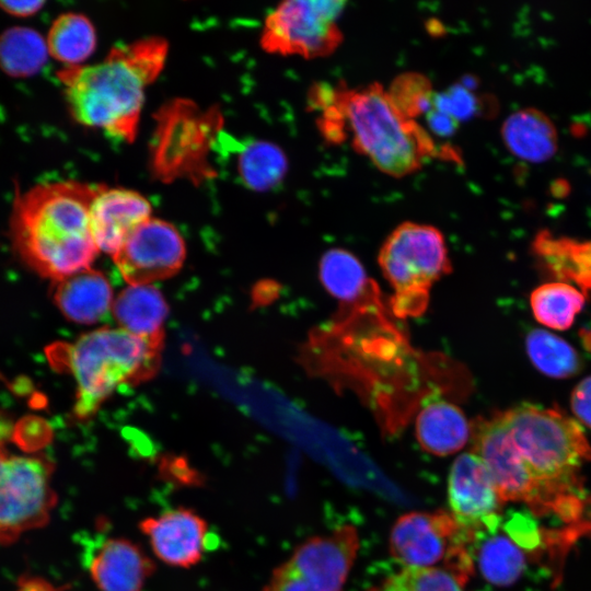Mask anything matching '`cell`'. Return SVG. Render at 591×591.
<instances>
[{"label": "cell", "mask_w": 591, "mask_h": 591, "mask_svg": "<svg viewBox=\"0 0 591 591\" xmlns=\"http://www.w3.org/2000/svg\"><path fill=\"white\" fill-rule=\"evenodd\" d=\"M309 104L322 112L320 130L328 141L349 138L358 153L389 176L410 175L433 158L460 159L402 114L376 82L357 88L318 84L311 89Z\"/></svg>", "instance_id": "1"}, {"label": "cell", "mask_w": 591, "mask_h": 591, "mask_svg": "<svg viewBox=\"0 0 591 591\" xmlns=\"http://www.w3.org/2000/svg\"><path fill=\"white\" fill-rule=\"evenodd\" d=\"M499 415L530 480L531 512L578 522L586 502L580 473L591 460L581 426L557 408L530 403Z\"/></svg>", "instance_id": "2"}, {"label": "cell", "mask_w": 591, "mask_h": 591, "mask_svg": "<svg viewBox=\"0 0 591 591\" xmlns=\"http://www.w3.org/2000/svg\"><path fill=\"white\" fill-rule=\"evenodd\" d=\"M99 185L43 183L16 194L10 218L15 253L54 282L91 268L99 250L90 229V205Z\"/></svg>", "instance_id": "3"}, {"label": "cell", "mask_w": 591, "mask_h": 591, "mask_svg": "<svg viewBox=\"0 0 591 591\" xmlns=\"http://www.w3.org/2000/svg\"><path fill=\"white\" fill-rule=\"evenodd\" d=\"M167 43L147 37L115 46L94 65L63 67L57 76L72 117L119 140L136 137L146 88L161 72Z\"/></svg>", "instance_id": "4"}, {"label": "cell", "mask_w": 591, "mask_h": 591, "mask_svg": "<svg viewBox=\"0 0 591 591\" xmlns=\"http://www.w3.org/2000/svg\"><path fill=\"white\" fill-rule=\"evenodd\" d=\"M163 336H136L120 327L99 328L74 343L56 344L50 361L76 381L73 413L78 419L93 416L120 385L138 384L153 376L160 366Z\"/></svg>", "instance_id": "5"}, {"label": "cell", "mask_w": 591, "mask_h": 591, "mask_svg": "<svg viewBox=\"0 0 591 591\" xmlns=\"http://www.w3.org/2000/svg\"><path fill=\"white\" fill-rule=\"evenodd\" d=\"M383 276L393 288V313L416 317L427 309L430 289L451 271L442 232L430 224L405 221L384 240L378 255Z\"/></svg>", "instance_id": "6"}, {"label": "cell", "mask_w": 591, "mask_h": 591, "mask_svg": "<svg viewBox=\"0 0 591 591\" xmlns=\"http://www.w3.org/2000/svg\"><path fill=\"white\" fill-rule=\"evenodd\" d=\"M472 535L451 512H409L394 523L390 552L405 568H443L467 583L474 571Z\"/></svg>", "instance_id": "7"}, {"label": "cell", "mask_w": 591, "mask_h": 591, "mask_svg": "<svg viewBox=\"0 0 591 591\" xmlns=\"http://www.w3.org/2000/svg\"><path fill=\"white\" fill-rule=\"evenodd\" d=\"M345 5L337 0L283 1L266 16L260 46L281 56H329L344 39L338 18Z\"/></svg>", "instance_id": "8"}, {"label": "cell", "mask_w": 591, "mask_h": 591, "mask_svg": "<svg viewBox=\"0 0 591 591\" xmlns=\"http://www.w3.org/2000/svg\"><path fill=\"white\" fill-rule=\"evenodd\" d=\"M54 465L44 457L0 451V544L45 525L57 502L51 487Z\"/></svg>", "instance_id": "9"}, {"label": "cell", "mask_w": 591, "mask_h": 591, "mask_svg": "<svg viewBox=\"0 0 591 591\" xmlns=\"http://www.w3.org/2000/svg\"><path fill=\"white\" fill-rule=\"evenodd\" d=\"M358 549L351 525L310 538L274 570L265 591H343Z\"/></svg>", "instance_id": "10"}, {"label": "cell", "mask_w": 591, "mask_h": 591, "mask_svg": "<svg viewBox=\"0 0 591 591\" xmlns=\"http://www.w3.org/2000/svg\"><path fill=\"white\" fill-rule=\"evenodd\" d=\"M185 255V243L176 228L150 218L129 235L113 258L129 285H152L176 274Z\"/></svg>", "instance_id": "11"}, {"label": "cell", "mask_w": 591, "mask_h": 591, "mask_svg": "<svg viewBox=\"0 0 591 591\" xmlns=\"http://www.w3.org/2000/svg\"><path fill=\"white\" fill-rule=\"evenodd\" d=\"M448 498L451 513L461 526L489 533L501 528L502 502L486 466L473 452L463 453L453 462Z\"/></svg>", "instance_id": "12"}, {"label": "cell", "mask_w": 591, "mask_h": 591, "mask_svg": "<svg viewBox=\"0 0 591 591\" xmlns=\"http://www.w3.org/2000/svg\"><path fill=\"white\" fill-rule=\"evenodd\" d=\"M151 205L135 190L99 185L90 205V229L100 251L114 256L129 235L151 218Z\"/></svg>", "instance_id": "13"}, {"label": "cell", "mask_w": 591, "mask_h": 591, "mask_svg": "<svg viewBox=\"0 0 591 591\" xmlns=\"http://www.w3.org/2000/svg\"><path fill=\"white\" fill-rule=\"evenodd\" d=\"M155 556L174 567L189 568L202 555L207 523L189 509L178 508L139 524Z\"/></svg>", "instance_id": "14"}, {"label": "cell", "mask_w": 591, "mask_h": 591, "mask_svg": "<svg viewBox=\"0 0 591 591\" xmlns=\"http://www.w3.org/2000/svg\"><path fill=\"white\" fill-rule=\"evenodd\" d=\"M154 564L126 538H108L92 556L90 572L100 591H141Z\"/></svg>", "instance_id": "15"}, {"label": "cell", "mask_w": 591, "mask_h": 591, "mask_svg": "<svg viewBox=\"0 0 591 591\" xmlns=\"http://www.w3.org/2000/svg\"><path fill=\"white\" fill-rule=\"evenodd\" d=\"M53 299L69 321L85 325L100 322L114 301L107 278L91 268L55 281Z\"/></svg>", "instance_id": "16"}, {"label": "cell", "mask_w": 591, "mask_h": 591, "mask_svg": "<svg viewBox=\"0 0 591 591\" xmlns=\"http://www.w3.org/2000/svg\"><path fill=\"white\" fill-rule=\"evenodd\" d=\"M507 150L529 163H544L558 151L554 121L535 107H524L506 117L500 129Z\"/></svg>", "instance_id": "17"}, {"label": "cell", "mask_w": 591, "mask_h": 591, "mask_svg": "<svg viewBox=\"0 0 591 591\" xmlns=\"http://www.w3.org/2000/svg\"><path fill=\"white\" fill-rule=\"evenodd\" d=\"M531 248L549 275L563 282L575 283L584 293L591 291V240L579 241L542 230Z\"/></svg>", "instance_id": "18"}, {"label": "cell", "mask_w": 591, "mask_h": 591, "mask_svg": "<svg viewBox=\"0 0 591 591\" xmlns=\"http://www.w3.org/2000/svg\"><path fill=\"white\" fill-rule=\"evenodd\" d=\"M416 438L426 452L447 456L460 451L470 440L472 425L464 412L447 401H434L416 417Z\"/></svg>", "instance_id": "19"}, {"label": "cell", "mask_w": 591, "mask_h": 591, "mask_svg": "<svg viewBox=\"0 0 591 591\" xmlns=\"http://www.w3.org/2000/svg\"><path fill=\"white\" fill-rule=\"evenodd\" d=\"M112 313L119 327L139 337L163 336L169 305L153 285H129L114 298Z\"/></svg>", "instance_id": "20"}, {"label": "cell", "mask_w": 591, "mask_h": 591, "mask_svg": "<svg viewBox=\"0 0 591 591\" xmlns=\"http://www.w3.org/2000/svg\"><path fill=\"white\" fill-rule=\"evenodd\" d=\"M473 563L483 577L496 586H509L518 580L525 567L521 548L498 531H476L470 544Z\"/></svg>", "instance_id": "21"}, {"label": "cell", "mask_w": 591, "mask_h": 591, "mask_svg": "<svg viewBox=\"0 0 591 591\" xmlns=\"http://www.w3.org/2000/svg\"><path fill=\"white\" fill-rule=\"evenodd\" d=\"M235 149L237 175L247 188L266 192L282 183L288 160L280 147L266 140H247Z\"/></svg>", "instance_id": "22"}, {"label": "cell", "mask_w": 591, "mask_h": 591, "mask_svg": "<svg viewBox=\"0 0 591 591\" xmlns=\"http://www.w3.org/2000/svg\"><path fill=\"white\" fill-rule=\"evenodd\" d=\"M46 43L49 55L65 67L80 66L94 51L96 33L85 15L68 12L55 19Z\"/></svg>", "instance_id": "23"}, {"label": "cell", "mask_w": 591, "mask_h": 591, "mask_svg": "<svg viewBox=\"0 0 591 591\" xmlns=\"http://www.w3.org/2000/svg\"><path fill=\"white\" fill-rule=\"evenodd\" d=\"M587 294L575 286L563 282H547L534 289L530 305L535 320L553 329H568L583 309Z\"/></svg>", "instance_id": "24"}, {"label": "cell", "mask_w": 591, "mask_h": 591, "mask_svg": "<svg viewBox=\"0 0 591 591\" xmlns=\"http://www.w3.org/2000/svg\"><path fill=\"white\" fill-rule=\"evenodd\" d=\"M47 43L33 28L14 26L0 35V69L14 78L38 72L47 61Z\"/></svg>", "instance_id": "25"}, {"label": "cell", "mask_w": 591, "mask_h": 591, "mask_svg": "<svg viewBox=\"0 0 591 591\" xmlns=\"http://www.w3.org/2000/svg\"><path fill=\"white\" fill-rule=\"evenodd\" d=\"M525 349L533 366L547 376L566 379L581 369L576 349L551 332L531 329L525 337Z\"/></svg>", "instance_id": "26"}, {"label": "cell", "mask_w": 591, "mask_h": 591, "mask_svg": "<svg viewBox=\"0 0 591 591\" xmlns=\"http://www.w3.org/2000/svg\"><path fill=\"white\" fill-rule=\"evenodd\" d=\"M320 280L334 298L350 302L363 293L368 283L361 262L344 248L325 252L318 264Z\"/></svg>", "instance_id": "27"}, {"label": "cell", "mask_w": 591, "mask_h": 591, "mask_svg": "<svg viewBox=\"0 0 591 591\" xmlns=\"http://www.w3.org/2000/svg\"><path fill=\"white\" fill-rule=\"evenodd\" d=\"M368 591H467L466 582L443 568H405Z\"/></svg>", "instance_id": "28"}, {"label": "cell", "mask_w": 591, "mask_h": 591, "mask_svg": "<svg viewBox=\"0 0 591 591\" xmlns=\"http://www.w3.org/2000/svg\"><path fill=\"white\" fill-rule=\"evenodd\" d=\"M386 91L394 105L410 119L427 114L436 95L429 79L417 72L399 74Z\"/></svg>", "instance_id": "29"}, {"label": "cell", "mask_w": 591, "mask_h": 591, "mask_svg": "<svg viewBox=\"0 0 591 591\" xmlns=\"http://www.w3.org/2000/svg\"><path fill=\"white\" fill-rule=\"evenodd\" d=\"M432 107L451 115L460 123L480 114L484 104L467 86L457 85L436 94Z\"/></svg>", "instance_id": "30"}, {"label": "cell", "mask_w": 591, "mask_h": 591, "mask_svg": "<svg viewBox=\"0 0 591 591\" xmlns=\"http://www.w3.org/2000/svg\"><path fill=\"white\" fill-rule=\"evenodd\" d=\"M501 528L520 548L535 551L542 543L538 523L529 511H512L503 517Z\"/></svg>", "instance_id": "31"}, {"label": "cell", "mask_w": 591, "mask_h": 591, "mask_svg": "<svg viewBox=\"0 0 591 591\" xmlns=\"http://www.w3.org/2000/svg\"><path fill=\"white\" fill-rule=\"evenodd\" d=\"M570 406L576 417L591 428V375L576 385L571 393Z\"/></svg>", "instance_id": "32"}, {"label": "cell", "mask_w": 591, "mask_h": 591, "mask_svg": "<svg viewBox=\"0 0 591 591\" xmlns=\"http://www.w3.org/2000/svg\"><path fill=\"white\" fill-rule=\"evenodd\" d=\"M427 121L431 130L439 135H451L456 130L459 121L451 115L431 106L428 111Z\"/></svg>", "instance_id": "33"}, {"label": "cell", "mask_w": 591, "mask_h": 591, "mask_svg": "<svg viewBox=\"0 0 591 591\" xmlns=\"http://www.w3.org/2000/svg\"><path fill=\"white\" fill-rule=\"evenodd\" d=\"M44 1H0V8L13 16L27 18L36 14Z\"/></svg>", "instance_id": "34"}, {"label": "cell", "mask_w": 591, "mask_h": 591, "mask_svg": "<svg viewBox=\"0 0 591 591\" xmlns=\"http://www.w3.org/2000/svg\"><path fill=\"white\" fill-rule=\"evenodd\" d=\"M12 424L0 413V445L12 436Z\"/></svg>", "instance_id": "35"}]
</instances>
